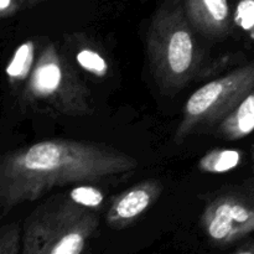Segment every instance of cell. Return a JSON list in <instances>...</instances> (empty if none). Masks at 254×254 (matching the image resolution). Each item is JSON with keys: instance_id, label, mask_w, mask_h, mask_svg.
<instances>
[{"instance_id": "6da1fadb", "label": "cell", "mask_w": 254, "mask_h": 254, "mask_svg": "<svg viewBox=\"0 0 254 254\" xmlns=\"http://www.w3.org/2000/svg\"><path fill=\"white\" fill-rule=\"evenodd\" d=\"M138 166L131 155L97 141L47 139L12 149L0 160V213L5 217L55 188L117 178Z\"/></svg>"}, {"instance_id": "7a4b0ae2", "label": "cell", "mask_w": 254, "mask_h": 254, "mask_svg": "<svg viewBox=\"0 0 254 254\" xmlns=\"http://www.w3.org/2000/svg\"><path fill=\"white\" fill-rule=\"evenodd\" d=\"M195 32L184 0H158L146 34V55L161 91H181L198 73L202 56Z\"/></svg>"}, {"instance_id": "3957f363", "label": "cell", "mask_w": 254, "mask_h": 254, "mask_svg": "<svg viewBox=\"0 0 254 254\" xmlns=\"http://www.w3.org/2000/svg\"><path fill=\"white\" fill-rule=\"evenodd\" d=\"M89 207L71 195L57 193L37 206L22 228L24 254H79L98 230Z\"/></svg>"}, {"instance_id": "277c9868", "label": "cell", "mask_w": 254, "mask_h": 254, "mask_svg": "<svg viewBox=\"0 0 254 254\" xmlns=\"http://www.w3.org/2000/svg\"><path fill=\"white\" fill-rule=\"evenodd\" d=\"M21 101L56 116L76 118L93 113L91 91L54 42L40 52L22 88Z\"/></svg>"}, {"instance_id": "5b68a950", "label": "cell", "mask_w": 254, "mask_h": 254, "mask_svg": "<svg viewBox=\"0 0 254 254\" xmlns=\"http://www.w3.org/2000/svg\"><path fill=\"white\" fill-rule=\"evenodd\" d=\"M254 88V60L196 89L186 101L183 117L174 133L181 144L196 133L215 129Z\"/></svg>"}, {"instance_id": "8992f818", "label": "cell", "mask_w": 254, "mask_h": 254, "mask_svg": "<svg viewBox=\"0 0 254 254\" xmlns=\"http://www.w3.org/2000/svg\"><path fill=\"white\" fill-rule=\"evenodd\" d=\"M200 226L217 248L236 246L254 235V185L225 186L205 203Z\"/></svg>"}, {"instance_id": "52a82bcc", "label": "cell", "mask_w": 254, "mask_h": 254, "mask_svg": "<svg viewBox=\"0 0 254 254\" xmlns=\"http://www.w3.org/2000/svg\"><path fill=\"white\" fill-rule=\"evenodd\" d=\"M164 185L158 179H146L114 196L106 215V225L113 230L133 226L150 210L163 193Z\"/></svg>"}, {"instance_id": "ba28073f", "label": "cell", "mask_w": 254, "mask_h": 254, "mask_svg": "<svg viewBox=\"0 0 254 254\" xmlns=\"http://www.w3.org/2000/svg\"><path fill=\"white\" fill-rule=\"evenodd\" d=\"M189 21L196 32L211 40H222L231 32L233 15L228 0H184Z\"/></svg>"}, {"instance_id": "9c48e42d", "label": "cell", "mask_w": 254, "mask_h": 254, "mask_svg": "<svg viewBox=\"0 0 254 254\" xmlns=\"http://www.w3.org/2000/svg\"><path fill=\"white\" fill-rule=\"evenodd\" d=\"M254 131V88L242 102L213 129L217 138L228 141L241 140Z\"/></svg>"}, {"instance_id": "30bf717a", "label": "cell", "mask_w": 254, "mask_h": 254, "mask_svg": "<svg viewBox=\"0 0 254 254\" xmlns=\"http://www.w3.org/2000/svg\"><path fill=\"white\" fill-rule=\"evenodd\" d=\"M71 41L74 60L82 69L98 78L108 76L111 69L109 62L96 45L79 36H72Z\"/></svg>"}, {"instance_id": "8fae6325", "label": "cell", "mask_w": 254, "mask_h": 254, "mask_svg": "<svg viewBox=\"0 0 254 254\" xmlns=\"http://www.w3.org/2000/svg\"><path fill=\"white\" fill-rule=\"evenodd\" d=\"M243 160V153L237 149H213L198 160V170L205 174H223L238 168Z\"/></svg>"}, {"instance_id": "7c38bea8", "label": "cell", "mask_w": 254, "mask_h": 254, "mask_svg": "<svg viewBox=\"0 0 254 254\" xmlns=\"http://www.w3.org/2000/svg\"><path fill=\"white\" fill-rule=\"evenodd\" d=\"M34 56L35 44L31 40L25 41L24 44L17 47L14 56L6 66V76L12 84L27 79L35 62H36V60H34Z\"/></svg>"}, {"instance_id": "4fadbf2b", "label": "cell", "mask_w": 254, "mask_h": 254, "mask_svg": "<svg viewBox=\"0 0 254 254\" xmlns=\"http://www.w3.org/2000/svg\"><path fill=\"white\" fill-rule=\"evenodd\" d=\"M22 251V231L17 223L2 226L0 230V254H17Z\"/></svg>"}, {"instance_id": "5bb4252c", "label": "cell", "mask_w": 254, "mask_h": 254, "mask_svg": "<svg viewBox=\"0 0 254 254\" xmlns=\"http://www.w3.org/2000/svg\"><path fill=\"white\" fill-rule=\"evenodd\" d=\"M233 21L254 40V0H240L233 14Z\"/></svg>"}, {"instance_id": "9a60e30c", "label": "cell", "mask_w": 254, "mask_h": 254, "mask_svg": "<svg viewBox=\"0 0 254 254\" xmlns=\"http://www.w3.org/2000/svg\"><path fill=\"white\" fill-rule=\"evenodd\" d=\"M69 195L82 205L91 207L98 206L103 200V193L93 188H77L69 192Z\"/></svg>"}, {"instance_id": "2e32d148", "label": "cell", "mask_w": 254, "mask_h": 254, "mask_svg": "<svg viewBox=\"0 0 254 254\" xmlns=\"http://www.w3.org/2000/svg\"><path fill=\"white\" fill-rule=\"evenodd\" d=\"M22 9L20 0H0V16L9 19L16 15Z\"/></svg>"}, {"instance_id": "e0dca14e", "label": "cell", "mask_w": 254, "mask_h": 254, "mask_svg": "<svg viewBox=\"0 0 254 254\" xmlns=\"http://www.w3.org/2000/svg\"><path fill=\"white\" fill-rule=\"evenodd\" d=\"M231 252L235 254H254V236L243 238L233 247V250H231Z\"/></svg>"}, {"instance_id": "ac0fdd59", "label": "cell", "mask_w": 254, "mask_h": 254, "mask_svg": "<svg viewBox=\"0 0 254 254\" xmlns=\"http://www.w3.org/2000/svg\"><path fill=\"white\" fill-rule=\"evenodd\" d=\"M44 1H47V0H20L22 9H24V7L25 9L34 7V6H36L37 4H40V2H44Z\"/></svg>"}]
</instances>
